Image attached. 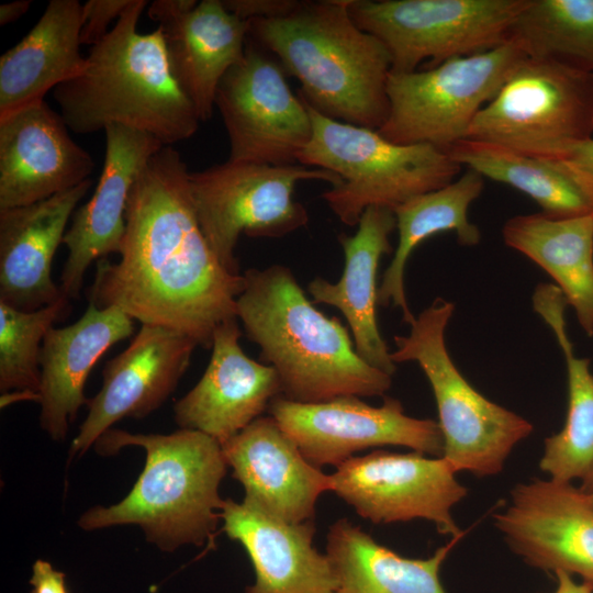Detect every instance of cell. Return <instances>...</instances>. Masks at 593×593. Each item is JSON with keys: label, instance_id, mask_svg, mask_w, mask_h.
<instances>
[{"label": "cell", "instance_id": "obj_35", "mask_svg": "<svg viewBox=\"0 0 593 593\" xmlns=\"http://www.w3.org/2000/svg\"><path fill=\"white\" fill-rule=\"evenodd\" d=\"M593 203V137L575 145L556 161Z\"/></svg>", "mask_w": 593, "mask_h": 593}, {"label": "cell", "instance_id": "obj_21", "mask_svg": "<svg viewBox=\"0 0 593 593\" xmlns=\"http://www.w3.org/2000/svg\"><path fill=\"white\" fill-rule=\"evenodd\" d=\"M90 187L87 179L45 200L0 210V302L30 312L65 295L53 280L52 264Z\"/></svg>", "mask_w": 593, "mask_h": 593}, {"label": "cell", "instance_id": "obj_16", "mask_svg": "<svg viewBox=\"0 0 593 593\" xmlns=\"http://www.w3.org/2000/svg\"><path fill=\"white\" fill-rule=\"evenodd\" d=\"M197 346L180 332L142 324L130 345L104 365L101 389L88 401L69 459L85 454L116 422L144 418L159 409L189 368Z\"/></svg>", "mask_w": 593, "mask_h": 593}, {"label": "cell", "instance_id": "obj_17", "mask_svg": "<svg viewBox=\"0 0 593 593\" xmlns=\"http://www.w3.org/2000/svg\"><path fill=\"white\" fill-rule=\"evenodd\" d=\"M104 132L105 157L98 184L92 197L76 209L64 236L68 255L60 288L69 299L79 298L92 262L120 253L131 189L148 160L165 146L147 133L120 124H111Z\"/></svg>", "mask_w": 593, "mask_h": 593}, {"label": "cell", "instance_id": "obj_34", "mask_svg": "<svg viewBox=\"0 0 593 593\" xmlns=\"http://www.w3.org/2000/svg\"><path fill=\"white\" fill-rule=\"evenodd\" d=\"M131 0H88L82 4V27L80 42L98 44L108 33L110 23L119 19Z\"/></svg>", "mask_w": 593, "mask_h": 593}, {"label": "cell", "instance_id": "obj_4", "mask_svg": "<svg viewBox=\"0 0 593 593\" xmlns=\"http://www.w3.org/2000/svg\"><path fill=\"white\" fill-rule=\"evenodd\" d=\"M147 3L131 0L109 33L91 46L82 72L53 90L69 130L88 134L120 124L165 146L198 131L200 120L170 72L160 30L137 32Z\"/></svg>", "mask_w": 593, "mask_h": 593}, {"label": "cell", "instance_id": "obj_10", "mask_svg": "<svg viewBox=\"0 0 593 593\" xmlns=\"http://www.w3.org/2000/svg\"><path fill=\"white\" fill-rule=\"evenodd\" d=\"M525 57L508 42L432 68L390 72V111L378 133L395 144H428L446 153L468 137L474 118Z\"/></svg>", "mask_w": 593, "mask_h": 593}, {"label": "cell", "instance_id": "obj_31", "mask_svg": "<svg viewBox=\"0 0 593 593\" xmlns=\"http://www.w3.org/2000/svg\"><path fill=\"white\" fill-rule=\"evenodd\" d=\"M456 163L527 194L552 219L593 215V203L563 172L547 160L497 144L465 138L446 152Z\"/></svg>", "mask_w": 593, "mask_h": 593}, {"label": "cell", "instance_id": "obj_28", "mask_svg": "<svg viewBox=\"0 0 593 593\" xmlns=\"http://www.w3.org/2000/svg\"><path fill=\"white\" fill-rule=\"evenodd\" d=\"M459 539L452 538L428 558H406L347 518L337 519L326 537V555L337 580L334 593H448L440 570Z\"/></svg>", "mask_w": 593, "mask_h": 593}, {"label": "cell", "instance_id": "obj_25", "mask_svg": "<svg viewBox=\"0 0 593 593\" xmlns=\"http://www.w3.org/2000/svg\"><path fill=\"white\" fill-rule=\"evenodd\" d=\"M170 72L200 122L211 119L217 87L245 54L249 20L222 0H202L158 23Z\"/></svg>", "mask_w": 593, "mask_h": 593}, {"label": "cell", "instance_id": "obj_27", "mask_svg": "<svg viewBox=\"0 0 593 593\" xmlns=\"http://www.w3.org/2000/svg\"><path fill=\"white\" fill-rule=\"evenodd\" d=\"M504 243L557 283L588 336H593V215L552 219L544 213L506 221Z\"/></svg>", "mask_w": 593, "mask_h": 593}, {"label": "cell", "instance_id": "obj_20", "mask_svg": "<svg viewBox=\"0 0 593 593\" xmlns=\"http://www.w3.org/2000/svg\"><path fill=\"white\" fill-rule=\"evenodd\" d=\"M222 446L249 504L288 523L313 521L331 474L312 465L272 416H260Z\"/></svg>", "mask_w": 593, "mask_h": 593}, {"label": "cell", "instance_id": "obj_19", "mask_svg": "<svg viewBox=\"0 0 593 593\" xmlns=\"http://www.w3.org/2000/svg\"><path fill=\"white\" fill-rule=\"evenodd\" d=\"M240 336L237 317L215 328L205 371L174 406L180 428L201 432L221 445L260 417L281 395L277 371L250 359L239 345Z\"/></svg>", "mask_w": 593, "mask_h": 593}, {"label": "cell", "instance_id": "obj_11", "mask_svg": "<svg viewBox=\"0 0 593 593\" xmlns=\"http://www.w3.org/2000/svg\"><path fill=\"white\" fill-rule=\"evenodd\" d=\"M527 0H348L356 24L379 38L390 72H412L508 43Z\"/></svg>", "mask_w": 593, "mask_h": 593}, {"label": "cell", "instance_id": "obj_18", "mask_svg": "<svg viewBox=\"0 0 593 593\" xmlns=\"http://www.w3.org/2000/svg\"><path fill=\"white\" fill-rule=\"evenodd\" d=\"M68 130L45 101L0 120V210L45 200L89 179L94 161Z\"/></svg>", "mask_w": 593, "mask_h": 593}, {"label": "cell", "instance_id": "obj_6", "mask_svg": "<svg viewBox=\"0 0 593 593\" xmlns=\"http://www.w3.org/2000/svg\"><path fill=\"white\" fill-rule=\"evenodd\" d=\"M305 104L313 131L298 164L340 177L342 183L322 198L350 227L358 224L367 208L394 211L416 195L447 186L462 168L432 145L395 144L376 130L333 120Z\"/></svg>", "mask_w": 593, "mask_h": 593}, {"label": "cell", "instance_id": "obj_8", "mask_svg": "<svg viewBox=\"0 0 593 593\" xmlns=\"http://www.w3.org/2000/svg\"><path fill=\"white\" fill-rule=\"evenodd\" d=\"M593 137V75L525 57L474 118L468 137L547 161Z\"/></svg>", "mask_w": 593, "mask_h": 593}, {"label": "cell", "instance_id": "obj_7", "mask_svg": "<svg viewBox=\"0 0 593 593\" xmlns=\"http://www.w3.org/2000/svg\"><path fill=\"white\" fill-rule=\"evenodd\" d=\"M455 304L441 298L419 313L409 335L394 336V363L415 361L425 373L437 405L443 457L456 472L483 478L502 472L513 448L534 430L526 418L477 391L451 360L445 331Z\"/></svg>", "mask_w": 593, "mask_h": 593}, {"label": "cell", "instance_id": "obj_24", "mask_svg": "<svg viewBox=\"0 0 593 593\" xmlns=\"http://www.w3.org/2000/svg\"><path fill=\"white\" fill-rule=\"evenodd\" d=\"M355 235H338L345 256L344 271L336 283L316 277L307 290L314 303L338 309L345 316L358 355L370 366L393 376L396 367L382 338L377 320V271L380 258L390 254V234L396 228L393 210L367 208Z\"/></svg>", "mask_w": 593, "mask_h": 593}, {"label": "cell", "instance_id": "obj_29", "mask_svg": "<svg viewBox=\"0 0 593 593\" xmlns=\"http://www.w3.org/2000/svg\"><path fill=\"white\" fill-rule=\"evenodd\" d=\"M568 303L555 284H538L533 306L553 333L563 353L568 378V410L562 429L545 439L539 468L550 480L571 483L593 469V373L590 359L578 358L566 328Z\"/></svg>", "mask_w": 593, "mask_h": 593}, {"label": "cell", "instance_id": "obj_39", "mask_svg": "<svg viewBox=\"0 0 593 593\" xmlns=\"http://www.w3.org/2000/svg\"><path fill=\"white\" fill-rule=\"evenodd\" d=\"M557 589L553 593H593V586L584 581L577 582L572 574L564 571L555 572Z\"/></svg>", "mask_w": 593, "mask_h": 593}, {"label": "cell", "instance_id": "obj_30", "mask_svg": "<svg viewBox=\"0 0 593 593\" xmlns=\"http://www.w3.org/2000/svg\"><path fill=\"white\" fill-rule=\"evenodd\" d=\"M484 188V178L468 169L447 186L416 195L398 206L393 212L399 232L398 246L378 289V305L401 310L403 322L413 324L412 314L404 289L405 265L412 251L426 238L441 233L454 232L463 246L479 244L481 232L468 220L470 204Z\"/></svg>", "mask_w": 593, "mask_h": 593}, {"label": "cell", "instance_id": "obj_32", "mask_svg": "<svg viewBox=\"0 0 593 593\" xmlns=\"http://www.w3.org/2000/svg\"><path fill=\"white\" fill-rule=\"evenodd\" d=\"M508 42L527 57L593 75V0H527Z\"/></svg>", "mask_w": 593, "mask_h": 593}, {"label": "cell", "instance_id": "obj_13", "mask_svg": "<svg viewBox=\"0 0 593 593\" xmlns=\"http://www.w3.org/2000/svg\"><path fill=\"white\" fill-rule=\"evenodd\" d=\"M456 473L444 457L373 450L336 467L332 492L374 524L426 519L440 535L461 538L451 508L468 491Z\"/></svg>", "mask_w": 593, "mask_h": 593}, {"label": "cell", "instance_id": "obj_1", "mask_svg": "<svg viewBox=\"0 0 593 593\" xmlns=\"http://www.w3.org/2000/svg\"><path fill=\"white\" fill-rule=\"evenodd\" d=\"M189 174L172 146L148 160L128 195L120 260L97 261L88 299L211 348L215 328L237 317L236 299L245 279L227 272L210 248L194 211Z\"/></svg>", "mask_w": 593, "mask_h": 593}, {"label": "cell", "instance_id": "obj_14", "mask_svg": "<svg viewBox=\"0 0 593 593\" xmlns=\"http://www.w3.org/2000/svg\"><path fill=\"white\" fill-rule=\"evenodd\" d=\"M268 412L312 465L338 467L372 447L403 446L443 457L438 422L406 415L402 403L384 398L371 406L358 396H338L320 403H298L279 395Z\"/></svg>", "mask_w": 593, "mask_h": 593}, {"label": "cell", "instance_id": "obj_40", "mask_svg": "<svg viewBox=\"0 0 593 593\" xmlns=\"http://www.w3.org/2000/svg\"><path fill=\"white\" fill-rule=\"evenodd\" d=\"M31 0H18L0 5V25H7L15 22L27 12L31 7Z\"/></svg>", "mask_w": 593, "mask_h": 593}, {"label": "cell", "instance_id": "obj_15", "mask_svg": "<svg viewBox=\"0 0 593 593\" xmlns=\"http://www.w3.org/2000/svg\"><path fill=\"white\" fill-rule=\"evenodd\" d=\"M493 523L528 566L575 574L593 586V504L580 488L537 478L518 483Z\"/></svg>", "mask_w": 593, "mask_h": 593}, {"label": "cell", "instance_id": "obj_38", "mask_svg": "<svg viewBox=\"0 0 593 593\" xmlns=\"http://www.w3.org/2000/svg\"><path fill=\"white\" fill-rule=\"evenodd\" d=\"M197 3L195 0H156L149 4L147 14L159 23L164 19L193 8Z\"/></svg>", "mask_w": 593, "mask_h": 593}, {"label": "cell", "instance_id": "obj_37", "mask_svg": "<svg viewBox=\"0 0 593 593\" xmlns=\"http://www.w3.org/2000/svg\"><path fill=\"white\" fill-rule=\"evenodd\" d=\"M30 584L31 593H68L66 574L43 559L33 563Z\"/></svg>", "mask_w": 593, "mask_h": 593}, {"label": "cell", "instance_id": "obj_23", "mask_svg": "<svg viewBox=\"0 0 593 593\" xmlns=\"http://www.w3.org/2000/svg\"><path fill=\"white\" fill-rule=\"evenodd\" d=\"M134 331V320L116 306L89 302L75 323L53 326L41 356L40 425L53 440H63L79 409L88 404L85 385L104 353Z\"/></svg>", "mask_w": 593, "mask_h": 593}, {"label": "cell", "instance_id": "obj_36", "mask_svg": "<svg viewBox=\"0 0 593 593\" xmlns=\"http://www.w3.org/2000/svg\"><path fill=\"white\" fill-rule=\"evenodd\" d=\"M224 7L243 20L271 19L291 12L296 0H222Z\"/></svg>", "mask_w": 593, "mask_h": 593}, {"label": "cell", "instance_id": "obj_2", "mask_svg": "<svg viewBox=\"0 0 593 593\" xmlns=\"http://www.w3.org/2000/svg\"><path fill=\"white\" fill-rule=\"evenodd\" d=\"M236 315L260 359L276 371L281 396L320 403L338 396H382L392 377L356 351L340 321L327 317L306 298L288 267L244 272Z\"/></svg>", "mask_w": 593, "mask_h": 593}, {"label": "cell", "instance_id": "obj_26", "mask_svg": "<svg viewBox=\"0 0 593 593\" xmlns=\"http://www.w3.org/2000/svg\"><path fill=\"white\" fill-rule=\"evenodd\" d=\"M82 4L51 0L30 32L0 57V120L44 101L57 86L82 72Z\"/></svg>", "mask_w": 593, "mask_h": 593}, {"label": "cell", "instance_id": "obj_3", "mask_svg": "<svg viewBox=\"0 0 593 593\" xmlns=\"http://www.w3.org/2000/svg\"><path fill=\"white\" fill-rule=\"evenodd\" d=\"M248 37L279 58L318 113L376 131L385 123L391 56L356 24L348 0L300 1L282 16L251 19Z\"/></svg>", "mask_w": 593, "mask_h": 593}, {"label": "cell", "instance_id": "obj_5", "mask_svg": "<svg viewBox=\"0 0 593 593\" xmlns=\"http://www.w3.org/2000/svg\"><path fill=\"white\" fill-rule=\"evenodd\" d=\"M94 445L105 456L138 446L145 450L146 461L123 500L81 515L78 525L82 529L136 525L149 542L166 552L183 545L213 544L225 501L219 489L228 468L219 441L183 428L168 435L111 428Z\"/></svg>", "mask_w": 593, "mask_h": 593}, {"label": "cell", "instance_id": "obj_22", "mask_svg": "<svg viewBox=\"0 0 593 593\" xmlns=\"http://www.w3.org/2000/svg\"><path fill=\"white\" fill-rule=\"evenodd\" d=\"M221 519L255 571V582L244 593H334L336 575L326 552L314 546L313 521L288 523L231 499L224 501Z\"/></svg>", "mask_w": 593, "mask_h": 593}, {"label": "cell", "instance_id": "obj_41", "mask_svg": "<svg viewBox=\"0 0 593 593\" xmlns=\"http://www.w3.org/2000/svg\"><path fill=\"white\" fill-rule=\"evenodd\" d=\"M581 481L582 484L580 489L584 493L593 492V469Z\"/></svg>", "mask_w": 593, "mask_h": 593}, {"label": "cell", "instance_id": "obj_9", "mask_svg": "<svg viewBox=\"0 0 593 593\" xmlns=\"http://www.w3.org/2000/svg\"><path fill=\"white\" fill-rule=\"evenodd\" d=\"M325 181L336 187L338 175L300 164L271 166L231 161L189 174L194 211L213 254L223 268L239 276L235 256L242 234L281 237L309 222L303 204L293 200L295 184Z\"/></svg>", "mask_w": 593, "mask_h": 593}, {"label": "cell", "instance_id": "obj_33", "mask_svg": "<svg viewBox=\"0 0 593 593\" xmlns=\"http://www.w3.org/2000/svg\"><path fill=\"white\" fill-rule=\"evenodd\" d=\"M69 298L35 311H21L0 302V391L38 394L43 340L68 312Z\"/></svg>", "mask_w": 593, "mask_h": 593}, {"label": "cell", "instance_id": "obj_12", "mask_svg": "<svg viewBox=\"0 0 593 593\" xmlns=\"http://www.w3.org/2000/svg\"><path fill=\"white\" fill-rule=\"evenodd\" d=\"M284 75L283 68L247 37L243 59L225 74L215 96L228 134V160L298 164L313 127L305 102L293 94Z\"/></svg>", "mask_w": 593, "mask_h": 593}, {"label": "cell", "instance_id": "obj_42", "mask_svg": "<svg viewBox=\"0 0 593 593\" xmlns=\"http://www.w3.org/2000/svg\"><path fill=\"white\" fill-rule=\"evenodd\" d=\"M588 496H589V500L591 501V503L593 504V492H590V493H586Z\"/></svg>", "mask_w": 593, "mask_h": 593}]
</instances>
